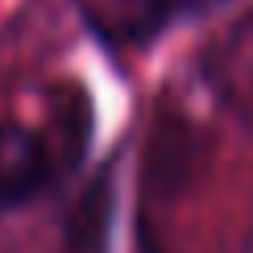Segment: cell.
<instances>
[{
  "label": "cell",
  "mask_w": 253,
  "mask_h": 253,
  "mask_svg": "<svg viewBox=\"0 0 253 253\" xmlns=\"http://www.w3.org/2000/svg\"><path fill=\"white\" fill-rule=\"evenodd\" d=\"M91 145V96L54 83L34 121H0V208H25L79 170Z\"/></svg>",
  "instance_id": "obj_1"
},
{
  "label": "cell",
  "mask_w": 253,
  "mask_h": 253,
  "mask_svg": "<svg viewBox=\"0 0 253 253\" xmlns=\"http://www.w3.org/2000/svg\"><path fill=\"white\" fill-rule=\"evenodd\" d=\"M83 17L112 42H145L170 13V0H79Z\"/></svg>",
  "instance_id": "obj_2"
}]
</instances>
